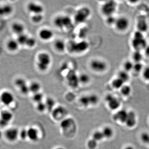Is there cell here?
<instances>
[{
  "label": "cell",
  "instance_id": "obj_1",
  "mask_svg": "<svg viewBox=\"0 0 149 149\" xmlns=\"http://www.w3.org/2000/svg\"><path fill=\"white\" fill-rule=\"evenodd\" d=\"M89 47V43L85 40L79 42L71 41L67 44L66 49L71 53L80 54L87 52Z\"/></svg>",
  "mask_w": 149,
  "mask_h": 149
},
{
  "label": "cell",
  "instance_id": "obj_2",
  "mask_svg": "<svg viewBox=\"0 0 149 149\" xmlns=\"http://www.w3.org/2000/svg\"><path fill=\"white\" fill-rule=\"evenodd\" d=\"M37 66L41 72L47 71L52 63V57L49 54L46 52L40 53L37 56Z\"/></svg>",
  "mask_w": 149,
  "mask_h": 149
},
{
  "label": "cell",
  "instance_id": "obj_3",
  "mask_svg": "<svg viewBox=\"0 0 149 149\" xmlns=\"http://www.w3.org/2000/svg\"><path fill=\"white\" fill-rule=\"evenodd\" d=\"M91 15V10L87 7H83L76 11L74 14V20L77 24L85 23L89 19Z\"/></svg>",
  "mask_w": 149,
  "mask_h": 149
},
{
  "label": "cell",
  "instance_id": "obj_4",
  "mask_svg": "<svg viewBox=\"0 0 149 149\" xmlns=\"http://www.w3.org/2000/svg\"><path fill=\"white\" fill-rule=\"evenodd\" d=\"M118 8V3L116 1H107L102 5L101 11L103 15L107 17L114 15Z\"/></svg>",
  "mask_w": 149,
  "mask_h": 149
},
{
  "label": "cell",
  "instance_id": "obj_5",
  "mask_svg": "<svg viewBox=\"0 0 149 149\" xmlns=\"http://www.w3.org/2000/svg\"><path fill=\"white\" fill-rule=\"evenodd\" d=\"M54 23L57 28L60 29L70 28L72 24V19L69 16L61 15L56 17Z\"/></svg>",
  "mask_w": 149,
  "mask_h": 149
},
{
  "label": "cell",
  "instance_id": "obj_6",
  "mask_svg": "<svg viewBox=\"0 0 149 149\" xmlns=\"http://www.w3.org/2000/svg\"><path fill=\"white\" fill-rule=\"evenodd\" d=\"M130 19L124 15L119 16L116 18L114 27L117 32L124 33L127 32L130 27Z\"/></svg>",
  "mask_w": 149,
  "mask_h": 149
},
{
  "label": "cell",
  "instance_id": "obj_7",
  "mask_svg": "<svg viewBox=\"0 0 149 149\" xmlns=\"http://www.w3.org/2000/svg\"><path fill=\"white\" fill-rule=\"evenodd\" d=\"M90 66L93 71L99 73H103L108 68V65L106 62L99 59H95L91 61Z\"/></svg>",
  "mask_w": 149,
  "mask_h": 149
},
{
  "label": "cell",
  "instance_id": "obj_8",
  "mask_svg": "<svg viewBox=\"0 0 149 149\" xmlns=\"http://www.w3.org/2000/svg\"><path fill=\"white\" fill-rule=\"evenodd\" d=\"M19 130L16 127H10L6 129L4 133L6 140L11 143H13L19 138Z\"/></svg>",
  "mask_w": 149,
  "mask_h": 149
},
{
  "label": "cell",
  "instance_id": "obj_9",
  "mask_svg": "<svg viewBox=\"0 0 149 149\" xmlns=\"http://www.w3.org/2000/svg\"><path fill=\"white\" fill-rule=\"evenodd\" d=\"M130 44L133 50L142 52L148 45L146 37L142 38H132Z\"/></svg>",
  "mask_w": 149,
  "mask_h": 149
},
{
  "label": "cell",
  "instance_id": "obj_10",
  "mask_svg": "<svg viewBox=\"0 0 149 149\" xmlns=\"http://www.w3.org/2000/svg\"><path fill=\"white\" fill-rule=\"evenodd\" d=\"M66 80L69 87L72 88H77L80 84L79 75L74 70H70L66 75Z\"/></svg>",
  "mask_w": 149,
  "mask_h": 149
},
{
  "label": "cell",
  "instance_id": "obj_11",
  "mask_svg": "<svg viewBox=\"0 0 149 149\" xmlns=\"http://www.w3.org/2000/svg\"><path fill=\"white\" fill-rule=\"evenodd\" d=\"M13 113L7 110L0 111V127H7L13 119Z\"/></svg>",
  "mask_w": 149,
  "mask_h": 149
},
{
  "label": "cell",
  "instance_id": "obj_12",
  "mask_svg": "<svg viewBox=\"0 0 149 149\" xmlns=\"http://www.w3.org/2000/svg\"><path fill=\"white\" fill-rule=\"evenodd\" d=\"M15 100V96L10 91H3L0 95V102L1 103L6 106H10L13 103Z\"/></svg>",
  "mask_w": 149,
  "mask_h": 149
},
{
  "label": "cell",
  "instance_id": "obj_13",
  "mask_svg": "<svg viewBox=\"0 0 149 149\" xmlns=\"http://www.w3.org/2000/svg\"><path fill=\"white\" fill-rule=\"evenodd\" d=\"M27 8L28 11L32 15L43 14L45 10L42 5L34 2H29L27 4Z\"/></svg>",
  "mask_w": 149,
  "mask_h": 149
},
{
  "label": "cell",
  "instance_id": "obj_14",
  "mask_svg": "<svg viewBox=\"0 0 149 149\" xmlns=\"http://www.w3.org/2000/svg\"><path fill=\"white\" fill-rule=\"evenodd\" d=\"M52 117L56 120H62L65 119L67 114L66 110L62 106H59L54 109L52 111Z\"/></svg>",
  "mask_w": 149,
  "mask_h": 149
},
{
  "label": "cell",
  "instance_id": "obj_15",
  "mask_svg": "<svg viewBox=\"0 0 149 149\" xmlns=\"http://www.w3.org/2000/svg\"><path fill=\"white\" fill-rule=\"evenodd\" d=\"M39 38L44 41H49L53 39L54 33L52 29L45 28L40 29L38 33Z\"/></svg>",
  "mask_w": 149,
  "mask_h": 149
},
{
  "label": "cell",
  "instance_id": "obj_16",
  "mask_svg": "<svg viewBox=\"0 0 149 149\" xmlns=\"http://www.w3.org/2000/svg\"><path fill=\"white\" fill-rule=\"evenodd\" d=\"M105 100L111 109L115 110L120 107V102L119 100L112 95H108L106 97Z\"/></svg>",
  "mask_w": 149,
  "mask_h": 149
},
{
  "label": "cell",
  "instance_id": "obj_17",
  "mask_svg": "<svg viewBox=\"0 0 149 149\" xmlns=\"http://www.w3.org/2000/svg\"><path fill=\"white\" fill-rule=\"evenodd\" d=\"M137 30L145 34L149 29V24L145 18L139 19L136 24Z\"/></svg>",
  "mask_w": 149,
  "mask_h": 149
},
{
  "label": "cell",
  "instance_id": "obj_18",
  "mask_svg": "<svg viewBox=\"0 0 149 149\" xmlns=\"http://www.w3.org/2000/svg\"><path fill=\"white\" fill-rule=\"evenodd\" d=\"M27 139L33 142H36L39 140V133L37 128L30 127L27 129Z\"/></svg>",
  "mask_w": 149,
  "mask_h": 149
},
{
  "label": "cell",
  "instance_id": "obj_19",
  "mask_svg": "<svg viewBox=\"0 0 149 149\" xmlns=\"http://www.w3.org/2000/svg\"><path fill=\"white\" fill-rule=\"evenodd\" d=\"M11 29L15 35H18L24 33L25 27L24 24L19 22H15L11 25Z\"/></svg>",
  "mask_w": 149,
  "mask_h": 149
},
{
  "label": "cell",
  "instance_id": "obj_20",
  "mask_svg": "<svg viewBox=\"0 0 149 149\" xmlns=\"http://www.w3.org/2000/svg\"><path fill=\"white\" fill-rule=\"evenodd\" d=\"M128 113V112L125 110H120L113 116V119L116 121H120L122 123H125L127 119Z\"/></svg>",
  "mask_w": 149,
  "mask_h": 149
},
{
  "label": "cell",
  "instance_id": "obj_21",
  "mask_svg": "<svg viewBox=\"0 0 149 149\" xmlns=\"http://www.w3.org/2000/svg\"><path fill=\"white\" fill-rule=\"evenodd\" d=\"M125 123L128 127L130 128H133L136 125V116L134 112H128Z\"/></svg>",
  "mask_w": 149,
  "mask_h": 149
},
{
  "label": "cell",
  "instance_id": "obj_22",
  "mask_svg": "<svg viewBox=\"0 0 149 149\" xmlns=\"http://www.w3.org/2000/svg\"><path fill=\"white\" fill-rule=\"evenodd\" d=\"M54 46L56 50L58 52H63L66 50V43L63 40L60 39L56 40L54 43Z\"/></svg>",
  "mask_w": 149,
  "mask_h": 149
},
{
  "label": "cell",
  "instance_id": "obj_23",
  "mask_svg": "<svg viewBox=\"0 0 149 149\" xmlns=\"http://www.w3.org/2000/svg\"><path fill=\"white\" fill-rule=\"evenodd\" d=\"M74 122L71 118H65L61 120V127L63 131H67L69 128L74 126Z\"/></svg>",
  "mask_w": 149,
  "mask_h": 149
},
{
  "label": "cell",
  "instance_id": "obj_24",
  "mask_svg": "<svg viewBox=\"0 0 149 149\" xmlns=\"http://www.w3.org/2000/svg\"><path fill=\"white\" fill-rule=\"evenodd\" d=\"M19 44L16 40L10 39L6 44V47L10 52H15L18 50L19 48Z\"/></svg>",
  "mask_w": 149,
  "mask_h": 149
},
{
  "label": "cell",
  "instance_id": "obj_25",
  "mask_svg": "<svg viewBox=\"0 0 149 149\" xmlns=\"http://www.w3.org/2000/svg\"><path fill=\"white\" fill-rule=\"evenodd\" d=\"M144 57L143 52L134 51L131 54V61L134 63L142 62Z\"/></svg>",
  "mask_w": 149,
  "mask_h": 149
},
{
  "label": "cell",
  "instance_id": "obj_26",
  "mask_svg": "<svg viewBox=\"0 0 149 149\" xmlns=\"http://www.w3.org/2000/svg\"><path fill=\"white\" fill-rule=\"evenodd\" d=\"M13 11V8L8 5L0 6V17L8 16Z\"/></svg>",
  "mask_w": 149,
  "mask_h": 149
},
{
  "label": "cell",
  "instance_id": "obj_27",
  "mask_svg": "<svg viewBox=\"0 0 149 149\" xmlns=\"http://www.w3.org/2000/svg\"><path fill=\"white\" fill-rule=\"evenodd\" d=\"M117 77L122 80L123 83H125L130 80V73L122 69L118 72Z\"/></svg>",
  "mask_w": 149,
  "mask_h": 149
},
{
  "label": "cell",
  "instance_id": "obj_28",
  "mask_svg": "<svg viewBox=\"0 0 149 149\" xmlns=\"http://www.w3.org/2000/svg\"><path fill=\"white\" fill-rule=\"evenodd\" d=\"M29 92L32 94H34L40 92L41 89V85L39 82L34 81L29 85Z\"/></svg>",
  "mask_w": 149,
  "mask_h": 149
},
{
  "label": "cell",
  "instance_id": "obj_29",
  "mask_svg": "<svg viewBox=\"0 0 149 149\" xmlns=\"http://www.w3.org/2000/svg\"><path fill=\"white\" fill-rule=\"evenodd\" d=\"M134 63L131 60H126L123 63V70L129 72L133 71Z\"/></svg>",
  "mask_w": 149,
  "mask_h": 149
},
{
  "label": "cell",
  "instance_id": "obj_30",
  "mask_svg": "<svg viewBox=\"0 0 149 149\" xmlns=\"http://www.w3.org/2000/svg\"><path fill=\"white\" fill-rule=\"evenodd\" d=\"M124 84L125 83L117 77L113 79L111 82V85L113 88L116 90L121 89Z\"/></svg>",
  "mask_w": 149,
  "mask_h": 149
},
{
  "label": "cell",
  "instance_id": "obj_31",
  "mask_svg": "<svg viewBox=\"0 0 149 149\" xmlns=\"http://www.w3.org/2000/svg\"><path fill=\"white\" fill-rule=\"evenodd\" d=\"M90 76L87 73H82L79 75V80L80 84L86 85L90 83L91 81Z\"/></svg>",
  "mask_w": 149,
  "mask_h": 149
},
{
  "label": "cell",
  "instance_id": "obj_32",
  "mask_svg": "<svg viewBox=\"0 0 149 149\" xmlns=\"http://www.w3.org/2000/svg\"><path fill=\"white\" fill-rule=\"evenodd\" d=\"M104 138L107 139L111 138L113 135V130L111 127L109 126L104 127L102 130Z\"/></svg>",
  "mask_w": 149,
  "mask_h": 149
},
{
  "label": "cell",
  "instance_id": "obj_33",
  "mask_svg": "<svg viewBox=\"0 0 149 149\" xmlns=\"http://www.w3.org/2000/svg\"><path fill=\"white\" fill-rule=\"evenodd\" d=\"M145 66L142 62L134 63L132 72L133 71L136 74H139V73L141 74L143 72V70Z\"/></svg>",
  "mask_w": 149,
  "mask_h": 149
},
{
  "label": "cell",
  "instance_id": "obj_34",
  "mask_svg": "<svg viewBox=\"0 0 149 149\" xmlns=\"http://www.w3.org/2000/svg\"><path fill=\"white\" fill-rule=\"evenodd\" d=\"M29 36L25 33L18 35L17 37L16 40L19 45H25L26 42Z\"/></svg>",
  "mask_w": 149,
  "mask_h": 149
},
{
  "label": "cell",
  "instance_id": "obj_35",
  "mask_svg": "<svg viewBox=\"0 0 149 149\" xmlns=\"http://www.w3.org/2000/svg\"><path fill=\"white\" fill-rule=\"evenodd\" d=\"M31 21L35 24H39L41 23L44 19L43 14L32 15L31 18Z\"/></svg>",
  "mask_w": 149,
  "mask_h": 149
},
{
  "label": "cell",
  "instance_id": "obj_36",
  "mask_svg": "<svg viewBox=\"0 0 149 149\" xmlns=\"http://www.w3.org/2000/svg\"><path fill=\"white\" fill-rule=\"evenodd\" d=\"M27 84L26 80L22 77L16 78L14 81V85L18 89Z\"/></svg>",
  "mask_w": 149,
  "mask_h": 149
},
{
  "label": "cell",
  "instance_id": "obj_37",
  "mask_svg": "<svg viewBox=\"0 0 149 149\" xmlns=\"http://www.w3.org/2000/svg\"><path fill=\"white\" fill-rule=\"evenodd\" d=\"M120 93L123 96H128L131 93L132 89L129 85L124 84L120 89Z\"/></svg>",
  "mask_w": 149,
  "mask_h": 149
},
{
  "label": "cell",
  "instance_id": "obj_38",
  "mask_svg": "<svg viewBox=\"0 0 149 149\" xmlns=\"http://www.w3.org/2000/svg\"><path fill=\"white\" fill-rule=\"evenodd\" d=\"M43 98H44V95L41 92H39V93L33 94L32 100L36 104H37L42 102Z\"/></svg>",
  "mask_w": 149,
  "mask_h": 149
},
{
  "label": "cell",
  "instance_id": "obj_39",
  "mask_svg": "<svg viewBox=\"0 0 149 149\" xmlns=\"http://www.w3.org/2000/svg\"><path fill=\"white\" fill-rule=\"evenodd\" d=\"M37 45V40L34 37H29L26 42L25 46L29 48H33Z\"/></svg>",
  "mask_w": 149,
  "mask_h": 149
},
{
  "label": "cell",
  "instance_id": "obj_40",
  "mask_svg": "<svg viewBox=\"0 0 149 149\" xmlns=\"http://www.w3.org/2000/svg\"><path fill=\"white\" fill-rule=\"evenodd\" d=\"M92 139L98 142L102 141L104 138L102 131H96L93 133Z\"/></svg>",
  "mask_w": 149,
  "mask_h": 149
},
{
  "label": "cell",
  "instance_id": "obj_41",
  "mask_svg": "<svg viewBox=\"0 0 149 149\" xmlns=\"http://www.w3.org/2000/svg\"><path fill=\"white\" fill-rule=\"evenodd\" d=\"M54 100L52 98H48L46 100V102H45L46 107H47V109L49 110V111H52L54 109V107L55 105Z\"/></svg>",
  "mask_w": 149,
  "mask_h": 149
},
{
  "label": "cell",
  "instance_id": "obj_42",
  "mask_svg": "<svg viewBox=\"0 0 149 149\" xmlns=\"http://www.w3.org/2000/svg\"><path fill=\"white\" fill-rule=\"evenodd\" d=\"M116 18L114 15L107 17H106V23L107 25L109 26H114L116 21Z\"/></svg>",
  "mask_w": 149,
  "mask_h": 149
},
{
  "label": "cell",
  "instance_id": "obj_43",
  "mask_svg": "<svg viewBox=\"0 0 149 149\" xmlns=\"http://www.w3.org/2000/svg\"><path fill=\"white\" fill-rule=\"evenodd\" d=\"M141 74L144 80L149 82V65L145 67Z\"/></svg>",
  "mask_w": 149,
  "mask_h": 149
},
{
  "label": "cell",
  "instance_id": "obj_44",
  "mask_svg": "<svg viewBox=\"0 0 149 149\" xmlns=\"http://www.w3.org/2000/svg\"><path fill=\"white\" fill-rule=\"evenodd\" d=\"M80 102L83 107H87L91 105L88 95L83 96L81 97L80 99Z\"/></svg>",
  "mask_w": 149,
  "mask_h": 149
},
{
  "label": "cell",
  "instance_id": "obj_45",
  "mask_svg": "<svg viewBox=\"0 0 149 149\" xmlns=\"http://www.w3.org/2000/svg\"><path fill=\"white\" fill-rule=\"evenodd\" d=\"M90 105H95L98 102L99 99L97 96L95 95H88Z\"/></svg>",
  "mask_w": 149,
  "mask_h": 149
},
{
  "label": "cell",
  "instance_id": "obj_46",
  "mask_svg": "<svg viewBox=\"0 0 149 149\" xmlns=\"http://www.w3.org/2000/svg\"><path fill=\"white\" fill-rule=\"evenodd\" d=\"M36 109L40 112L45 111L46 110H47L45 104V103L43 102L38 103L37 104V105H36Z\"/></svg>",
  "mask_w": 149,
  "mask_h": 149
},
{
  "label": "cell",
  "instance_id": "obj_47",
  "mask_svg": "<svg viewBox=\"0 0 149 149\" xmlns=\"http://www.w3.org/2000/svg\"><path fill=\"white\" fill-rule=\"evenodd\" d=\"M19 138L23 141L28 139H27V129L23 128L21 130H19Z\"/></svg>",
  "mask_w": 149,
  "mask_h": 149
},
{
  "label": "cell",
  "instance_id": "obj_48",
  "mask_svg": "<svg viewBox=\"0 0 149 149\" xmlns=\"http://www.w3.org/2000/svg\"><path fill=\"white\" fill-rule=\"evenodd\" d=\"M87 146L90 149H95L97 146V142L93 139H91L88 141Z\"/></svg>",
  "mask_w": 149,
  "mask_h": 149
},
{
  "label": "cell",
  "instance_id": "obj_49",
  "mask_svg": "<svg viewBox=\"0 0 149 149\" xmlns=\"http://www.w3.org/2000/svg\"><path fill=\"white\" fill-rule=\"evenodd\" d=\"M141 139L143 143L149 144V134L148 133H143L141 134Z\"/></svg>",
  "mask_w": 149,
  "mask_h": 149
},
{
  "label": "cell",
  "instance_id": "obj_50",
  "mask_svg": "<svg viewBox=\"0 0 149 149\" xmlns=\"http://www.w3.org/2000/svg\"><path fill=\"white\" fill-rule=\"evenodd\" d=\"M143 52L144 56L146 57L147 58H149V44L144 49Z\"/></svg>",
  "mask_w": 149,
  "mask_h": 149
},
{
  "label": "cell",
  "instance_id": "obj_51",
  "mask_svg": "<svg viewBox=\"0 0 149 149\" xmlns=\"http://www.w3.org/2000/svg\"><path fill=\"white\" fill-rule=\"evenodd\" d=\"M125 149H134V148L132 147L128 146L125 148Z\"/></svg>",
  "mask_w": 149,
  "mask_h": 149
},
{
  "label": "cell",
  "instance_id": "obj_52",
  "mask_svg": "<svg viewBox=\"0 0 149 149\" xmlns=\"http://www.w3.org/2000/svg\"></svg>",
  "mask_w": 149,
  "mask_h": 149
},
{
  "label": "cell",
  "instance_id": "obj_53",
  "mask_svg": "<svg viewBox=\"0 0 149 149\" xmlns=\"http://www.w3.org/2000/svg\"><path fill=\"white\" fill-rule=\"evenodd\" d=\"M0 103H1V102H0Z\"/></svg>",
  "mask_w": 149,
  "mask_h": 149
},
{
  "label": "cell",
  "instance_id": "obj_54",
  "mask_svg": "<svg viewBox=\"0 0 149 149\" xmlns=\"http://www.w3.org/2000/svg\"></svg>",
  "mask_w": 149,
  "mask_h": 149
}]
</instances>
